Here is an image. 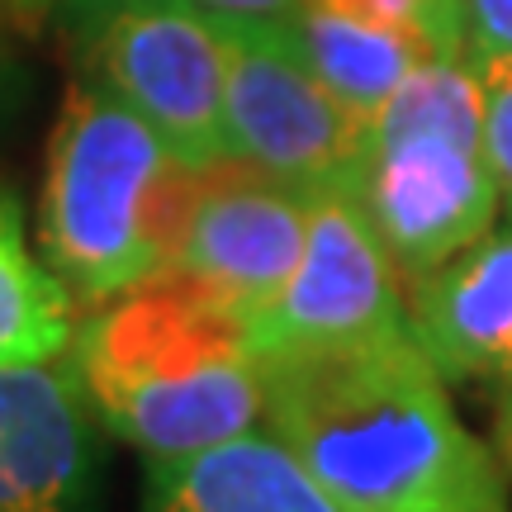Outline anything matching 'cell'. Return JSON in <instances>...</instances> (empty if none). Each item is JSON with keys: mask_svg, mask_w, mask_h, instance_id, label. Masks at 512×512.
I'll return each mask as SVG.
<instances>
[{"mask_svg": "<svg viewBox=\"0 0 512 512\" xmlns=\"http://www.w3.org/2000/svg\"><path fill=\"white\" fill-rule=\"evenodd\" d=\"M266 427L342 512H512L413 328L261 361Z\"/></svg>", "mask_w": 512, "mask_h": 512, "instance_id": "1", "label": "cell"}, {"mask_svg": "<svg viewBox=\"0 0 512 512\" xmlns=\"http://www.w3.org/2000/svg\"><path fill=\"white\" fill-rule=\"evenodd\" d=\"M95 418L147 460H181L266 427V370L242 313L185 271L105 299L72 337Z\"/></svg>", "mask_w": 512, "mask_h": 512, "instance_id": "2", "label": "cell"}, {"mask_svg": "<svg viewBox=\"0 0 512 512\" xmlns=\"http://www.w3.org/2000/svg\"><path fill=\"white\" fill-rule=\"evenodd\" d=\"M200 171L119 95L81 76L57 114L38 233L53 275L81 304H105L176 266Z\"/></svg>", "mask_w": 512, "mask_h": 512, "instance_id": "3", "label": "cell"}, {"mask_svg": "<svg viewBox=\"0 0 512 512\" xmlns=\"http://www.w3.org/2000/svg\"><path fill=\"white\" fill-rule=\"evenodd\" d=\"M342 190L384 242L403 294L494 228L503 190L484 147L479 81L465 57L422 62L384 100Z\"/></svg>", "mask_w": 512, "mask_h": 512, "instance_id": "4", "label": "cell"}, {"mask_svg": "<svg viewBox=\"0 0 512 512\" xmlns=\"http://www.w3.org/2000/svg\"><path fill=\"white\" fill-rule=\"evenodd\" d=\"M81 29L86 76L157 128L176 162L190 171L228 162V48L209 19L176 0H124Z\"/></svg>", "mask_w": 512, "mask_h": 512, "instance_id": "5", "label": "cell"}, {"mask_svg": "<svg viewBox=\"0 0 512 512\" xmlns=\"http://www.w3.org/2000/svg\"><path fill=\"white\" fill-rule=\"evenodd\" d=\"M228 48L223 128L228 162H242L294 190L347 185L370 119L347 110L309 72L285 29H219Z\"/></svg>", "mask_w": 512, "mask_h": 512, "instance_id": "6", "label": "cell"}, {"mask_svg": "<svg viewBox=\"0 0 512 512\" xmlns=\"http://www.w3.org/2000/svg\"><path fill=\"white\" fill-rule=\"evenodd\" d=\"M256 361L370 342L408 328L403 280L342 185L309 195V242L271 304L242 318Z\"/></svg>", "mask_w": 512, "mask_h": 512, "instance_id": "7", "label": "cell"}, {"mask_svg": "<svg viewBox=\"0 0 512 512\" xmlns=\"http://www.w3.org/2000/svg\"><path fill=\"white\" fill-rule=\"evenodd\" d=\"M309 242V195L242 162L200 171L185 209L176 271L223 294L247 318L271 304Z\"/></svg>", "mask_w": 512, "mask_h": 512, "instance_id": "8", "label": "cell"}, {"mask_svg": "<svg viewBox=\"0 0 512 512\" xmlns=\"http://www.w3.org/2000/svg\"><path fill=\"white\" fill-rule=\"evenodd\" d=\"M95 408L76 366H0V512H91Z\"/></svg>", "mask_w": 512, "mask_h": 512, "instance_id": "9", "label": "cell"}, {"mask_svg": "<svg viewBox=\"0 0 512 512\" xmlns=\"http://www.w3.org/2000/svg\"><path fill=\"white\" fill-rule=\"evenodd\" d=\"M408 294V328L441 380H512V219L441 261Z\"/></svg>", "mask_w": 512, "mask_h": 512, "instance_id": "10", "label": "cell"}, {"mask_svg": "<svg viewBox=\"0 0 512 512\" xmlns=\"http://www.w3.org/2000/svg\"><path fill=\"white\" fill-rule=\"evenodd\" d=\"M147 512H342L271 427L147 465Z\"/></svg>", "mask_w": 512, "mask_h": 512, "instance_id": "11", "label": "cell"}, {"mask_svg": "<svg viewBox=\"0 0 512 512\" xmlns=\"http://www.w3.org/2000/svg\"><path fill=\"white\" fill-rule=\"evenodd\" d=\"M285 34L294 38L309 72L361 119H375L384 110V100L399 91L422 62L437 57L422 38L366 24V19L342 15V10L318 5V0H309L299 10V19Z\"/></svg>", "mask_w": 512, "mask_h": 512, "instance_id": "12", "label": "cell"}, {"mask_svg": "<svg viewBox=\"0 0 512 512\" xmlns=\"http://www.w3.org/2000/svg\"><path fill=\"white\" fill-rule=\"evenodd\" d=\"M72 294L38 261L24 209L0 185V366H38L72 351Z\"/></svg>", "mask_w": 512, "mask_h": 512, "instance_id": "13", "label": "cell"}, {"mask_svg": "<svg viewBox=\"0 0 512 512\" xmlns=\"http://www.w3.org/2000/svg\"><path fill=\"white\" fill-rule=\"evenodd\" d=\"M342 15L422 38L437 57H465V10L460 0H318Z\"/></svg>", "mask_w": 512, "mask_h": 512, "instance_id": "14", "label": "cell"}, {"mask_svg": "<svg viewBox=\"0 0 512 512\" xmlns=\"http://www.w3.org/2000/svg\"><path fill=\"white\" fill-rule=\"evenodd\" d=\"M484 105V147L494 162L503 209L512 214V53H465Z\"/></svg>", "mask_w": 512, "mask_h": 512, "instance_id": "15", "label": "cell"}, {"mask_svg": "<svg viewBox=\"0 0 512 512\" xmlns=\"http://www.w3.org/2000/svg\"><path fill=\"white\" fill-rule=\"evenodd\" d=\"M214 29H290L309 0H176Z\"/></svg>", "mask_w": 512, "mask_h": 512, "instance_id": "16", "label": "cell"}, {"mask_svg": "<svg viewBox=\"0 0 512 512\" xmlns=\"http://www.w3.org/2000/svg\"><path fill=\"white\" fill-rule=\"evenodd\" d=\"M465 53H512V0H460Z\"/></svg>", "mask_w": 512, "mask_h": 512, "instance_id": "17", "label": "cell"}, {"mask_svg": "<svg viewBox=\"0 0 512 512\" xmlns=\"http://www.w3.org/2000/svg\"><path fill=\"white\" fill-rule=\"evenodd\" d=\"M43 5H57L62 15H72V19H81V24H91V19H100L105 10L124 5V0H43Z\"/></svg>", "mask_w": 512, "mask_h": 512, "instance_id": "18", "label": "cell"}, {"mask_svg": "<svg viewBox=\"0 0 512 512\" xmlns=\"http://www.w3.org/2000/svg\"><path fill=\"white\" fill-rule=\"evenodd\" d=\"M498 432H503V451L512 456V394H508V403H503V422H498Z\"/></svg>", "mask_w": 512, "mask_h": 512, "instance_id": "19", "label": "cell"}, {"mask_svg": "<svg viewBox=\"0 0 512 512\" xmlns=\"http://www.w3.org/2000/svg\"><path fill=\"white\" fill-rule=\"evenodd\" d=\"M508 219H512V214H508Z\"/></svg>", "mask_w": 512, "mask_h": 512, "instance_id": "20", "label": "cell"}]
</instances>
